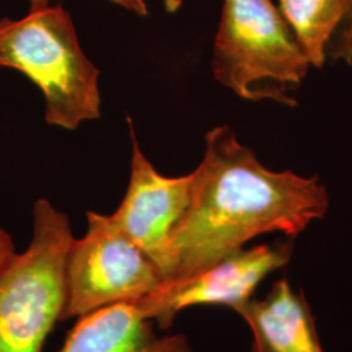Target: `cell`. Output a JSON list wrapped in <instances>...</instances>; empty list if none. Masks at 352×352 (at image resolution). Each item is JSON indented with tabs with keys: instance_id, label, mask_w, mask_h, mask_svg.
Here are the masks:
<instances>
[{
	"instance_id": "1",
	"label": "cell",
	"mask_w": 352,
	"mask_h": 352,
	"mask_svg": "<svg viewBox=\"0 0 352 352\" xmlns=\"http://www.w3.org/2000/svg\"><path fill=\"white\" fill-rule=\"evenodd\" d=\"M192 174L188 208L171 235L170 279L208 269L260 235L294 238L329 209L317 177L266 168L230 126L206 133L204 158Z\"/></svg>"
},
{
	"instance_id": "2",
	"label": "cell",
	"mask_w": 352,
	"mask_h": 352,
	"mask_svg": "<svg viewBox=\"0 0 352 352\" xmlns=\"http://www.w3.org/2000/svg\"><path fill=\"white\" fill-rule=\"evenodd\" d=\"M0 68L25 75L41 89L45 119L74 131L101 116L100 71L80 46L62 6L30 8L19 20H0Z\"/></svg>"
},
{
	"instance_id": "3",
	"label": "cell",
	"mask_w": 352,
	"mask_h": 352,
	"mask_svg": "<svg viewBox=\"0 0 352 352\" xmlns=\"http://www.w3.org/2000/svg\"><path fill=\"white\" fill-rule=\"evenodd\" d=\"M212 68L243 100L294 106L311 64L273 0H223Z\"/></svg>"
},
{
	"instance_id": "4",
	"label": "cell",
	"mask_w": 352,
	"mask_h": 352,
	"mask_svg": "<svg viewBox=\"0 0 352 352\" xmlns=\"http://www.w3.org/2000/svg\"><path fill=\"white\" fill-rule=\"evenodd\" d=\"M75 240L68 217L49 200L33 206L25 251L0 272V352H42L65 307V263Z\"/></svg>"
},
{
	"instance_id": "5",
	"label": "cell",
	"mask_w": 352,
	"mask_h": 352,
	"mask_svg": "<svg viewBox=\"0 0 352 352\" xmlns=\"http://www.w3.org/2000/svg\"><path fill=\"white\" fill-rule=\"evenodd\" d=\"M88 228L74 240L65 263L63 318H80L104 307L136 302L157 289L155 265L113 225L110 215L88 212Z\"/></svg>"
},
{
	"instance_id": "6",
	"label": "cell",
	"mask_w": 352,
	"mask_h": 352,
	"mask_svg": "<svg viewBox=\"0 0 352 352\" xmlns=\"http://www.w3.org/2000/svg\"><path fill=\"white\" fill-rule=\"evenodd\" d=\"M291 254L289 243L243 248L196 274L162 280L149 295L132 304L164 330L190 307L223 305L236 312L251 300L265 278L289 264Z\"/></svg>"
},
{
	"instance_id": "7",
	"label": "cell",
	"mask_w": 352,
	"mask_h": 352,
	"mask_svg": "<svg viewBox=\"0 0 352 352\" xmlns=\"http://www.w3.org/2000/svg\"><path fill=\"white\" fill-rule=\"evenodd\" d=\"M128 126L132 139L129 184L123 201L110 218L155 265L162 280H167L173 274L171 235L188 208L193 174L177 177L161 175L140 149L129 118Z\"/></svg>"
},
{
	"instance_id": "8",
	"label": "cell",
	"mask_w": 352,
	"mask_h": 352,
	"mask_svg": "<svg viewBox=\"0 0 352 352\" xmlns=\"http://www.w3.org/2000/svg\"><path fill=\"white\" fill-rule=\"evenodd\" d=\"M236 314L251 327V352H324L309 304L286 278L277 280L264 298H252Z\"/></svg>"
},
{
	"instance_id": "9",
	"label": "cell",
	"mask_w": 352,
	"mask_h": 352,
	"mask_svg": "<svg viewBox=\"0 0 352 352\" xmlns=\"http://www.w3.org/2000/svg\"><path fill=\"white\" fill-rule=\"evenodd\" d=\"M59 352H192L183 334L158 336L132 302L80 317Z\"/></svg>"
},
{
	"instance_id": "10",
	"label": "cell",
	"mask_w": 352,
	"mask_h": 352,
	"mask_svg": "<svg viewBox=\"0 0 352 352\" xmlns=\"http://www.w3.org/2000/svg\"><path fill=\"white\" fill-rule=\"evenodd\" d=\"M277 6L311 67L352 65V0H278Z\"/></svg>"
},
{
	"instance_id": "11",
	"label": "cell",
	"mask_w": 352,
	"mask_h": 352,
	"mask_svg": "<svg viewBox=\"0 0 352 352\" xmlns=\"http://www.w3.org/2000/svg\"><path fill=\"white\" fill-rule=\"evenodd\" d=\"M116 6H120L128 11L136 13L138 16L145 17L148 16V8L145 0H109ZM164 1V10L168 13H175L180 10L183 6V0H162Z\"/></svg>"
},
{
	"instance_id": "12",
	"label": "cell",
	"mask_w": 352,
	"mask_h": 352,
	"mask_svg": "<svg viewBox=\"0 0 352 352\" xmlns=\"http://www.w3.org/2000/svg\"><path fill=\"white\" fill-rule=\"evenodd\" d=\"M16 253L12 236L0 227V272L12 261Z\"/></svg>"
},
{
	"instance_id": "13",
	"label": "cell",
	"mask_w": 352,
	"mask_h": 352,
	"mask_svg": "<svg viewBox=\"0 0 352 352\" xmlns=\"http://www.w3.org/2000/svg\"><path fill=\"white\" fill-rule=\"evenodd\" d=\"M30 1V8H34V7H41V6H47L50 4L51 0H29Z\"/></svg>"
}]
</instances>
